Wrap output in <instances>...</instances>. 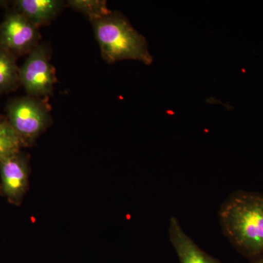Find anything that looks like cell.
<instances>
[{
	"mask_svg": "<svg viewBox=\"0 0 263 263\" xmlns=\"http://www.w3.org/2000/svg\"><path fill=\"white\" fill-rule=\"evenodd\" d=\"M19 81L33 98H46L51 94L57 82L54 68L50 62V48L46 43H40L31 53L21 68Z\"/></svg>",
	"mask_w": 263,
	"mask_h": 263,
	"instance_id": "obj_4",
	"label": "cell"
},
{
	"mask_svg": "<svg viewBox=\"0 0 263 263\" xmlns=\"http://www.w3.org/2000/svg\"><path fill=\"white\" fill-rule=\"evenodd\" d=\"M60 0H18L15 2L16 11L24 15L36 27L46 25L56 18L63 8Z\"/></svg>",
	"mask_w": 263,
	"mask_h": 263,
	"instance_id": "obj_8",
	"label": "cell"
},
{
	"mask_svg": "<svg viewBox=\"0 0 263 263\" xmlns=\"http://www.w3.org/2000/svg\"><path fill=\"white\" fill-rule=\"evenodd\" d=\"M8 122L26 144L32 143L51 124L49 110L37 98L24 97L10 100L7 106Z\"/></svg>",
	"mask_w": 263,
	"mask_h": 263,
	"instance_id": "obj_3",
	"label": "cell"
},
{
	"mask_svg": "<svg viewBox=\"0 0 263 263\" xmlns=\"http://www.w3.org/2000/svg\"><path fill=\"white\" fill-rule=\"evenodd\" d=\"M253 263H263V258L257 259V260L254 261Z\"/></svg>",
	"mask_w": 263,
	"mask_h": 263,
	"instance_id": "obj_12",
	"label": "cell"
},
{
	"mask_svg": "<svg viewBox=\"0 0 263 263\" xmlns=\"http://www.w3.org/2000/svg\"><path fill=\"white\" fill-rule=\"evenodd\" d=\"M219 219L223 233L247 258H263V195L237 191L221 204Z\"/></svg>",
	"mask_w": 263,
	"mask_h": 263,
	"instance_id": "obj_1",
	"label": "cell"
},
{
	"mask_svg": "<svg viewBox=\"0 0 263 263\" xmlns=\"http://www.w3.org/2000/svg\"><path fill=\"white\" fill-rule=\"evenodd\" d=\"M25 141L8 120L0 122V162L18 154Z\"/></svg>",
	"mask_w": 263,
	"mask_h": 263,
	"instance_id": "obj_10",
	"label": "cell"
},
{
	"mask_svg": "<svg viewBox=\"0 0 263 263\" xmlns=\"http://www.w3.org/2000/svg\"><path fill=\"white\" fill-rule=\"evenodd\" d=\"M2 189L10 201L19 202L28 187V166L22 156H12L0 162Z\"/></svg>",
	"mask_w": 263,
	"mask_h": 263,
	"instance_id": "obj_6",
	"label": "cell"
},
{
	"mask_svg": "<svg viewBox=\"0 0 263 263\" xmlns=\"http://www.w3.org/2000/svg\"><path fill=\"white\" fill-rule=\"evenodd\" d=\"M67 5L72 10L86 15L90 22L98 20L111 13L103 0H69Z\"/></svg>",
	"mask_w": 263,
	"mask_h": 263,
	"instance_id": "obj_11",
	"label": "cell"
},
{
	"mask_svg": "<svg viewBox=\"0 0 263 263\" xmlns=\"http://www.w3.org/2000/svg\"><path fill=\"white\" fill-rule=\"evenodd\" d=\"M5 4H6V2L1 1V0H0V7L3 6V5H5Z\"/></svg>",
	"mask_w": 263,
	"mask_h": 263,
	"instance_id": "obj_13",
	"label": "cell"
},
{
	"mask_svg": "<svg viewBox=\"0 0 263 263\" xmlns=\"http://www.w3.org/2000/svg\"><path fill=\"white\" fill-rule=\"evenodd\" d=\"M1 121H2V120H1V119H0V122H1Z\"/></svg>",
	"mask_w": 263,
	"mask_h": 263,
	"instance_id": "obj_14",
	"label": "cell"
},
{
	"mask_svg": "<svg viewBox=\"0 0 263 263\" xmlns=\"http://www.w3.org/2000/svg\"><path fill=\"white\" fill-rule=\"evenodd\" d=\"M91 24L102 57L107 63L136 60L150 65L153 62L146 38L133 28L122 13L112 11Z\"/></svg>",
	"mask_w": 263,
	"mask_h": 263,
	"instance_id": "obj_2",
	"label": "cell"
},
{
	"mask_svg": "<svg viewBox=\"0 0 263 263\" xmlns=\"http://www.w3.org/2000/svg\"><path fill=\"white\" fill-rule=\"evenodd\" d=\"M168 233L170 241L177 254L179 263H221L202 250L185 233L176 217L170 219Z\"/></svg>",
	"mask_w": 263,
	"mask_h": 263,
	"instance_id": "obj_7",
	"label": "cell"
},
{
	"mask_svg": "<svg viewBox=\"0 0 263 263\" xmlns=\"http://www.w3.org/2000/svg\"><path fill=\"white\" fill-rule=\"evenodd\" d=\"M40 39L38 27L16 10L8 13L0 25V46L13 54L31 53Z\"/></svg>",
	"mask_w": 263,
	"mask_h": 263,
	"instance_id": "obj_5",
	"label": "cell"
},
{
	"mask_svg": "<svg viewBox=\"0 0 263 263\" xmlns=\"http://www.w3.org/2000/svg\"><path fill=\"white\" fill-rule=\"evenodd\" d=\"M20 84L14 54L0 46V92L15 89Z\"/></svg>",
	"mask_w": 263,
	"mask_h": 263,
	"instance_id": "obj_9",
	"label": "cell"
}]
</instances>
